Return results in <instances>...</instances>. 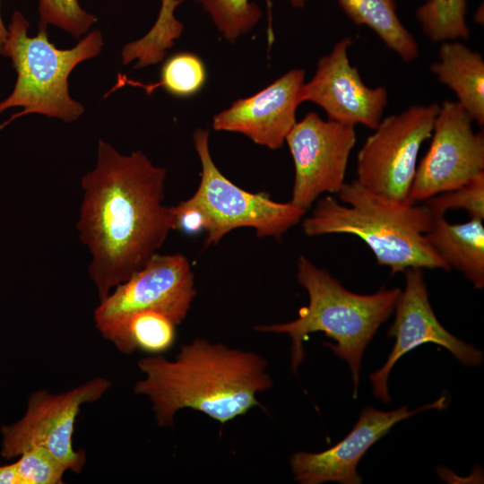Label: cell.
Here are the masks:
<instances>
[{
	"instance_id": "6da1fadb",
	"label": "cell",
	"mask_w": 484,
	"mask_h": 484,
	"mask_svg": "<svg viewBox=\"0 0 484 484\" xmlns=\"http://www.w3.org/2000/svg\"><path fill=\"white\" fill-rule=\"evenodd\" d=\"M166 174L142 151L125 155L98 141L95 167L81 181L77 229L99 300L143 268L172 229L162 203Z\"/></svg>"
},
{
	"instance_id": "7a4b0ae2",
	"label": "cell",
	"mask_w": 484,
	"mask_h": 484,
	"mask_svg": "<svg viewBox=\"0 0 484 484\" xmlns=\"http://www.w3.org/2000/svg\"><path fill=\"white\" fill-rule=\"evenodd\" d=\"M138 367L144 376L134 391L148 397L160 427L172 426L182 409L225 424L260 405L257 394L272 385L263 357L204 338L181 346L173 360L147 357Z\"/></svg>"
},
{
	"instance_id": "3957f363",
	"label": "cell",
	"mask_w": 484,
	"mask_h": 484,
	"mask_svg": "<svg viewBox=\"0 0 484 484\" xmlns=\"http://www.w3.org/2000/svg\"><path fill=\"white\" fill-rule=\"evenodd\" d=\"M338 196L344 204L330 195L317 202L302 223L307 236H356L392 274L410 268L451 270L425 237L432 223L427 206L384 196L356 180L344 183Z\"/></svg>"
},
{
	"instance_id": "277c9868",
	"label": "cell",
	"mask_w": 484,
	"mask_h": 484,
	"mask_svg": "<svg viewBox=\"0 0 484 484\" xmlns=\"http://www.w3.org/2000/svg\"><path fill=\"white\" fill-rule=\"evenodd\" d=\"M297 280L309 298L308 305L299 309L298 317L287 323L259 324L255 330L290 336L294 374L305 358L303 341L307 335L324 333L335 344L324 342V345L346 361L350 369L356 398L365 349L393 312L402 290L382 288L367 295L351 292L328 271L318 268L304 255L298 260Z\"/></svg>"
},
{
	"instance_id": "5b68a950",
	"label": "cell",
	"mask_w": 484,
	"mask_h": 484,
	"mask_svg": "<svg viewBox=\"0 0 484 484\" xmlns=\"http://www.w3.org/2000/svg\"><path fill=\"white\" fill-rule=\"evenodd\" d=\"M30 22L15 11L7 26V38L1 55L11 59L17 79L12 93L0 102V113L12 108L22 110L13 114L3 128L15 118L38 114L70 123L84 113V106L69 93L68 79L81 63L99 55L104 39L94 30L74 47L56 48L48 38V25L40 22L38 33L30 37Z\"/></svg>"
},
{
	"instance_id": "8992f818",
	"label": "cell",
	"mask_w": 484,
	"mask_h": 484,
	"mask_svg": "<svg viewBox=\"0 0 484 484\" xmlns=\"http://www.w3.org/2000/svg\"><path fill=\"white\" fill-rule=\"evenodd\" d=\"M209 138V131L203 128L193 134L202 172L198 188L186 200L204 217V247L218 244L227 233L238 228H252L257 237L280 239L307 211L290 202H275L263 192L250 193L231 182L215 165Z\"/></svg>"
},
{
	"instance_id": "52a82bcc",
	"label": "cell",
	"mask_w": 484,
	"mask_h": 484,
	"mask_svg": "<svg viewBox=\"0 0 484 484\" xmlns=\"http://www.w3.org/2000/svg\"><path fill=\"white\" fill-rule=\"evenodd\" d=\"M440 105H413L380 121L360 148L357 178L384 196L408 202L422 143L431 137Z\"/></svg>"
},
{
	"instance_id": "ba28073f",
	"label": "cell",
	"mask_w": 484,
	"mask_h": 484,
	"mask_svg": "<svg viewBox=\"0 0 484 484\" xmlns=\"http://www.w3.org/2000/svg\"><path fill=\"white\" fill-rule=\"evenodd\" d=\"M110 385L108 380L97 377L62 393L46 390L33 393L23 417L13 424L2 426L1 456L13 459L39 445L67 471L80 473L86 455L73 447L76 417L82 404L99 400Z\"/></svg>"
},
{
	"instance_id": "9c48e42d",
	"label": "cell",
	"mask_w": 484,
	"mask_h": 484,
	"mask_svg": "<svg viewBox=\"0 0 484 484\" xmlns=\"http://www.w3.org/2000/svg\"><path fill=\"white\" fill-rule=\"evenodd\" d=\"M195 295L187 258L182 254L156 253L100 300L94 310L96 328L108 340L127 317L147 310L160 312L177 325L186 318Z\"/></svg>"
},
{
	"instance_id": "30bf717a",
	"label": "cell",
	"mask_w": 484,
	"mask_h": 484,
	"mask_svg": "<svg viewBox=\"0 0 484 484\" xmlns=\"http://www.w3.org/2000/svg\"><path fill=\"white\" fill-rule=\"evenodd\" d=\"M458 101L445 100L435 118L430 146L417 166L408 202L456 189L484 173V135Z\"/></svg>"
},
{
	"instance_id": "8fae6325",
	"label": "cell",
	"mask_w": 484,
	"mask_h": 484,
	"mask_svg": "<svg viewBox=\"0 0 484 484\" xmlns=\"http://www.w3.org/2000/svg\"><path fill=\"white\" fill-rule=\"evenodd\" d=\"M355 125L308 112L286 137L295 167L290 203L309 209L324 193L339 194L355 146Z\"/></svg>"
},
{
	"instance_id": "7c38bea8",
	"label": "cell",
	"mask_w": 484,
	"mask_h": 484,
	"mask_svg": "<svg viewBox=\"0 0 484 484\" xmlns=\"http://www.w3.org/2000/svg\"><path fill=\"white\" fill-rule=\"evenodd\" d=\"M405 274V289L395 306V318L388 330L394 338L393 348L383 367L369 376L374 396L390 402L388 377L393 367L405 353L420 344L435 343L445 347L462 365L482 363V352L449 333L437 320L428 299L423 269L410 268Z\"/></svg>"
},
{
	"instance_id": "4fadbf2b",
	"label": "cell",
	"mask_w": 484,
	"mask_h": 484,
	"mask_svg": "<svg viewBox=\"0 0 484 484\" xmlns=\"http://www.w3.org/2000/svg\"><path fill=\"white\" fill-rule=\"evenodd\" d=\"M351 39H341L332 51L322 56L315 73L302 90V100L322 108L328 119L375 129L387 104L385 87L367 86L348 57Z\"/></svg>"
},
{
	"instance_id": "5bb4252c",
	"label": "cell",
	"mask_w": 484,
	"mask_h": 484,
	"mask_svg": "<svg viewBox=\"0 0 484 484\" xmlns=\"http://www.w3.org/2000/svg\"><path fill=\"white\" fill-rule=\"evenodd\" d=\"M446 406V398L413 411L403 405L395 411H383L373 407L362 410L352 430L339 443L319 453L297 452L290 459L294 480L301 484L338 482L359 484L357 466L368 448L386 435L396 423L420 411Z\"/></svg>"
},
{
	"instance_id": "9a60e30c",
	"label": "cell",
	"mask_w": 484,
	"mask_h": 484,
	"mask_svg": "<svg viewBox=\"0 0 484 484\" xmlns=\"http://www.w3.org/2000/svg\"><path fill=\"white\" fill-rule=\"evenodd\" d=\"M305 71L294 68L257 93L239 99L212 118L216 131L235 132L271 150L281 149L296 124Z\"/></svg>"
},
{
	"instance_id": "2e32d148",
	"label": "cell",
	"mask_w": 484,
	"mask_h": 484,
	"mask_svg": "<svg viewBox=\"0 0 484 484\" xmlns=\"http://www.w3.org/2000/svg\"><path fill=\"white\" fill-rule=\"evenodd\" d=\"M432 214L425 237L433 250L449 265L461 272L475 289L484 287L483 220L451 224L445 214Z\"/></svg>"
},
{
	"instance_id": "e0dca14e",
	"label": "cell",
	"mask_w": 484,
	"mask_h": 484,
	"mask_svg": "<svg viewBox=\"0 0 484 484\" xmlns=\"http://www.w3.org/2000/svg\"><path fill=\"white\" fill-rule=\"evenodd\" d=\"M430 70L438 81L454 91L458 102L472 121L484 125V61L480 54L461 42L445 41L439 62Z\"/></svg>"
},
{
	"instance_id": "ac0fdd59",
	"label": "cell",
	"mask_w": 484,
	"mask_h": 484,
	"mask_svg": "<svg viewBox=\"0 0 484 484\" xmlns=\"http://www.w3.org/2000/svg\"><path fill=\"white\" fill-rule=\"evenodd\" d=\"M348 17L358 26L373 30L387 48L404 62L419 55L413 36L401 22L394 0H337Z\"/></svg>"
},
{
	"instance_id": "d6986e66",
	"label": "cell",
	"mask_w": 484,
	"mask_h": 484,
	"mask_svg": "<svg viewBox=\"0 0 484 484\" xmlns=\"http://www.w3.org/2000/svg\"><path fill=\"white\" fill-rule=\"evenodd\" d=\"M177 324L166 315L153 310L139 312L127 317L108 339L125 354L137 348L151 353L169 350L176 336Z\"/></svg>"
},
{
	"instance_id": "ffe728a7",
	"label": "cell",
	"mask_w": 484,
	"mask_h": 484,
	"mask_svg": "<svg viewBox=\"0 0 484 484\" xmlns=\"http://www.w3.org/2000/svg\"><path fill=\"white\" fill-rule=\"evenodd\" d=\"M212 19L222 37L235 42L250 32L261 19L259 6L250 0H195ZM292 6L304 8L307 0H290Z\"/></svg>"
},
{
	"instance_id": "44dd1931",
	"label": "cell",
	"mask_w": 484,
	"mask_h": 484,
	"mask_svg": "<svg viewBox=\"0 0 484 484\" xmlns=\"http://www.w3.org/2000/svg\"><path fill=\"white\" fill-rule=\"evenodd\" d=\"M466 0H428L416 10L423 33L433 42L467 39Z\"/></svg>"
},
{
	"instance_id": "7402d4cb",
	"label": "cell",
	"mask_w": 484,
	"mask_h": 484,
	"mask_svg": "<svg viewBox=\"0 0 484 484\" xmlns=\"http://www.w3.org/2000/svg\"><path fill=\"white\" fill-rule=\"evenodd\" d=\"M160 85L170 95L188 98L199 92L207 79L203 60L195 54L179 52L162 65Z\"/></svg>"
},
{
	"instance_id": "603a6c76",
	"label": "cell",
	"mask_w": 484,
	"mask_h": 484,
	"mask_svg": "<svg viewBox=\"0 0 484 484\" xmlns=\"http://www.w3.org/2000/svg\"><path fill=\"white\" fill-rule=\"evenodd\" d=\"M40 22L54 25L74 38L89 32L97 17L84 10L78 0H38Z\"/></svg>"
},
{
	"instance_id": "cb8c5ba5",
	"label": "cell",
	"mask_w": 484,
	"mask_h": 484,
	"mask_svg": "<svg viewBox=\"0 0 484 484\" xmlns=\"http://www.w3.org/2000/svg\"><path fill=\"white\" fill-rule=\"evenodd\" d=\"M425 206L435 214L461 209L466 211L470 218L484 220V173L456 189L426 200Z\"/></svg>"
},
{
	"instance_id": "d4e9b609",
	"label": "cell",
	"mask_w": 484,
	"mask_h": 484,
	"mask_svg": "<svg viewBox=\"0 0 484 484\" xmlns=\"http://www.w3.org/2000/svg\"><path fill=\"white\" fill-rule=\"evenodd\" d=\"M16 461L22 484H59L67 471L46 448L36 445Z\"/></svg>"
},
{
	"instance_id": "484cf974",
	"label": "cell",
	"mask_w": 484,
	"mask_h": 484,
	"mask_svg": "<svg viewBox=\"0 0 484 484\" xmlns=\"http://www.w3.org/2000/svg\"><path fill=\"white\" fill-rule=\"evenodd\" d=\"M0 484H22L16 462L0 466Z\"/></svg>"
},
{
	"instance_id": "4316f807",
	"label": "cell",
	"mask_w": 484,
	"mask_h": 484,
	"mask_svg": "<svg viewBox=\"0 0 484 484\" xmlns=\"http://www.w3.org/2000/svg\"><path fill=\"white\" fill-rule=\"evenodd\" d=\"M7 38V27L4 25L0 13V55Z\"/></svg>"
}]
</instances>
